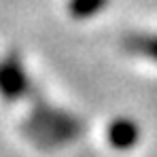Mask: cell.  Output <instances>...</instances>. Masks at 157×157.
Segmentation results:
<instances>
[{"label":"cell","instance_id":"7a4b0ae2","mask_svg":"<svg viewBox=\"0 0 157 157\" xmlns=\"http://www.w3.org/2000/svg\"><path fill=\"white\" fill-rule=\"evenodd\" d=\"M108 142L115 149H132L138 142V125L130 119H117L108 128Z\"/></svg>","mask_w":157,"mask_h":157},{"label":"cell","instance_id":"3957f363","mask_svg":"<svg viewBox=\"0 0 157 157\" xmlns=\"http://www.w3.org/2000/svg\"><path fill=\"white\" fill-rule=\"evenodd\" d=\"M106 2H108V0H70L68 11H70V15L77 17V19H87V17L100 13L106 6Z\"/></svg>","mask_w":157,"mask_h":157},{"label":"cell","instance_id":"6da1fadb","mask_svg":"<svg viewBox=\"0 0 157 157\" xmlns=\"http://www.w3.org/2000/svg\"><path fill=\"white\" fill-rule=\"evenodd\" d=\"M28 89L26 72L21 70L17 59H9L0 66V91L6 98H19Z\"/></svg>","mask_w":157,"mask_h":157},{"label":"cell","instance_id":"277c9868","mask_svg":"<svg viewBox=\"0 0 157 157\" xmlns=\"http://www.w3.org/2000/svg\"><path fill=\"white\" fill-rule=\"evenodd\" d=\"M130 45L138 53H144V55L157 59V36H153V38H134Z\"/></svg>","mask_w":157,"mask_h":157}]
</instances>
